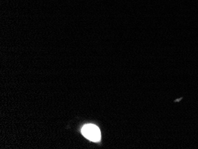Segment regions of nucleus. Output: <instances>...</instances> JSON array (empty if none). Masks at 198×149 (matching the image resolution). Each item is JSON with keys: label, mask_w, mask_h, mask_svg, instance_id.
I'll return each mask as SVG.
<instances>
[{"label": "nucleus", "mask_w": 198, "mask_h": 149, "mask_svg": "<svg viewBox=\"0 0 198 149\" xmlns=\"http://www.w3.org/2000/svg\"><path fill=\"white\" fill-rule=\"evenodd\" d=\"M83 135L91 141L98 142L101 139V133L98 127L94 124L85 125L81 130Z\"/></svg>", "instance_id": "f257e3e1"}]
</instances>
